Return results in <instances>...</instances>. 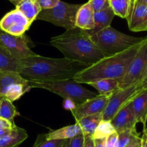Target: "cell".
I'll return each mask as SVG.
<instances>
[{
  "mask_svg": "<svg viewBox=\"0 0 147 147\" xmlns=\"http://www.w3.org/2000/svg\"><path fill=\"white\" fill-rule=\"evenodd\" d=\"M118 142V134H112L106 138V147H116Z\"/></svg>",
  "mask_w": 147,
  "mask_h": 147,
  "instance_id": "d6a6232c",
  "label": "cell"
},
{
  "mask_svg": "<svg viewBox=\"0 0 147 147\" xmlns=\"http://www.w3.org/2000/svg\"><path fill=\"white\" fill-rule=\"evenodd\" d=\"M109 2L115 15L127 20L131 9V0H109Z\"/></svg>",
  "mask_w": 147,
  "mask_h": 147,
  "instance_id": "cb8c5ba5",
  "label": "cell"
},
{
  "mask_svg": "<svg viewBox=\"0 0 147 147\" xmlns=\"http://www.w3.org/2000/svg\"><path fill=\"white\" fill-rule=\"evenodd\" d=\"M82 4H70L60 1L53 8L42 9L36 20L48 22L66 30L76 28V18L78 10Z\"/></svg>",
  "mask_w": 147,
  "mask_h": 147,
  "instance_id": "8992f818",
  "label": "cell"
},
{
  "mask_svg": "<svg viewBox=\"0 0 147 147\" xmlns=\"http://www.w3.org/2000/svg\"><path fill=\"white\" fill-rule=\"evenodd\" d=\"M18 73L28 81L57 82L73 79L88 67L86 65L67 58H51L36 55L19 60Z\"/></svg>",
  "mask_w": 147,
  "mask_h": 147,
  "instance_id": "6da1fadb",
  "label": "cell"
},
{
  "mask_svg": "<svg viewBox=\"0 0 147 147\" xmlns=\"http://www.w3.org/2000/svg\"><path fill=\"white\" fill-rule=\"evenodd\" d=\"M66 140H47L45 134L39 135L37 138L35 143L32 147H65L67 143Z\"/></svg>",
  "mask_w": 147,
  "mask_h": 147,
  "instance_id": "4316f807",
  "label": "cell"
},
{
  "mask_svg": "<svg viewBox=\"0 0 147 147\" xmlns=\"http://www.w3.org/2000/svg\"><path fill=\"white\" fill-rule=\"evenodd\" d=\"M134 2H135V0H131V8H132V6H133V4H134Z\"/></svg>",
  "mask_w": 147,
  "mask_h": 147,
  "instance_id": "60d3db41",
  "label": "cell"
},
{
  "mask_svg": "<svg viewBox=\"0 0 147 147\" xmlns=\"http://www.w3.org/2000/svg\"><path fill=\"white\" fill-rule=\"evenodd\" d=\"M90 37L106 57L121 53L144 40V37H133L121 32L111 26L103 29Z\"/></svg>",
  "mask_w": 147,
  "mask_h": 147,
  "instance_id": "277c9868",
  "label": "cell"
},
{
  "mask_svg": "<svg viewBox=\"0 0 147 147\" xmlns=\"http://www.w3.org/2000/svg\"><path fill=\"white\" fill-rule=\"evenodd\" d=\"M81 129L78 123L73 125L65 126L57 130L51 131L48 134H46L45 137L47 140H66L75 137L77 135L81 134Z\"/></svg>",
  "mask_w": 147,
  "mask_h": 147,
  "instance_id": "d6986e66",
  "label": "cell"
},
{
  "mask_svg": "<svg viewBox=\"0 0 147 147\" xmlns=\"http://www.w3.org/2000/svg\"><path fill=\"white\" fill-rule=\"evenodd\" d=\"M142 147H147V128H144L142 136Z\"/></svg>",
  "mask_w": 147,
  "mask_h": 147,
  "instance_id": "8d00e7d4",
  "label": "cell"
},
{
  "mask_svg": "<svg viewBox=\"0 0 147 147\" xmlns=\"http://www.w3.org/2000/svg\"><path fill=\"white\" fill-rule=\"evenodd\" d=\"M84 145L83 147H95V140L92 135H84Z\"/></svg>",
  "mask_w": 147,
  "mask_h": 147,
  "instance_id": "d590c367",
  "label": "cell"
},
{
  "mask_svg": "<svg viewBox=\"0 0 147 147\" xmlns=\"http://www.w3.org/2000/svg\"><path fill=\"white\" fill-rule=\"evenodd\" d=\"M142 42L121 53L103 57L76 74L73 79L81 84H90L102 79L120 80L127 73Z\"/></svg>",
  "mask_w": 147,
  "mask_h": 147,
  "instance_id": "3957f363",
  "label": "cell"
},
{
  "mask_svg": "<svg viewBox=\"0 0 147 147\" xmlns=\"http://www.w3.org/2000/svg\"><path fill=\"white\" fill-rule=\"evenodd\" d=\"M0 45L2 46L17 60L32 57L37 55L29 47L28 39L24 34L20 36L11 35L1 30Z\"/></svg>",
  "mask_w": 147,
  "mask_h": 147,
  "instance_id": "9c48e42d",
  "label": "cell"
},
{
  "mask_svg": "<svg viewBox=\"0 0 147 147\" xmlns=\"http://www.w3.org/2000/svg\"><path fill=\"white\" fill-rule=\"evenodd\" d=\"M127 21L131 31H147V6L140 3H134Z\"/></svg>",
  "mask_w": 147,
  "mask_h": 147,
  "instance_id": "5bb4252c",
  "label": "cell"
},
{
  "mask_svg": "<svg viewBox=\"0 0 147 147\" xmlns=\"http://www.w3.org/2000/svg\"><path fill=\"white\" fill-rule=\"evenodd\" d=\"M31 24L17 9L6 14L0 20L1 31L11 35L20 36L29 30Z\"/></svg>",
  "mask_w": 147,
  "mask_h": 147,
  "instance_id": "8fae6325",
  "label": "cell"
},
{
  "mask_svg": "<svg viewBox=\"0 0 147 147\" xmlns=\"http://www.w3.org/2000/svg\"><path fill=\"white\" fill-rule=\"evenodd\" d=\"M88 1H90V0H88Z\"/></svg>",
  "mask_w": 147,
  "mask_h": 147,
  "instance_id": "f6af8a7d",
  "label": "cell"
},
{
  "mask_svg": "<svg viewBox=\"0 0 147 147\" xmlns=\"http://www.w3.org/2000/svg\"><path fill=\"white\" fill-rule=\"evenodd\" d=\"M94 25V11L90 2L80 6L78 10L76 18V26L85 31L92 30Z\"/></svg>",
  "mask_w": 147,
  "mask_h": 147,
  "instance_id": "2e32d148",
  "label": "cell"
},
{
  "mask_svg": "<svg viewBox=\"0 0 147 147\" xmlns=\"http://www.w3.org/2000/svg\"><path fill=\"white\" fill-rule=\"evenodd\" d=\"M135 1H136V0H135ZM133 5H134V4H133Z\"/></svg>",
  "mask_w": 147,
  "mask_h": 147,
  "instance_id": "ee69618b",
  "label": "cell"
},
{
  "mask_svg": "<svg viewBox=\"0 0 147 147\" xmlns=\"http://www.w3.org/2000/svg\"><path fill=\"white\" fill-rule=\"evenodd\" d=\"M139 83L143 89H147V63L142 73Z\"/></svg>",
  "mask_w": 147,
  "mask_h": 147,
  "instance_id": "836d02e7",
  "label": "cell"
},
{
  "mask_svg": "<svg viewBox=\"0 0 147 147\" xmlns=\"http://www.w3.org/2000/svg\"><path fill=\"white\" fill-rule=\"evenodd\" d=\"M108 100L109 97L98 94L96 97L88 99L70 109L76 122L87 116L103 113L107 105Z\"/></svg>",
  "mask_w": 147,
  "mask_h": 147,
  "instance_id": "7c38bea8",
  "label": "cell"
},
{
  "mask_svg": "<svg viewBox=\"0 0 147 147\" xmlns=\"http://www.w3.org/2000/svg\"><path fill=\"white\" fill-rule=\"evenodd\" d=\"M102 120H103L102 113H97L83 118L76 123L79 124L83 134L93 136L95 131L96 130L98 126Z\"/></svg>",
  "mask_w": 147,
  "mask_h": 147,
  "instance_id": "603a6c76",
  "label": "cell"
},
{
  "mask_svg": "<svg viewBox=\"0 0 147 147\" xmlns=\"http://www.w3.org/2000/svg\"><path fill=\"white\" fill-rule=\"evenodd\" d=\"M90 86L94 88L99 95L110 97L119 89V80L116 79H102L90 83Z\"/></svg>",
  "mask_w": 147,
  "mask_h": 147,
  "instance_id": "44dd1931",
  "label": "cell"
},
{
  "mask_svg": "<svg viewBox=\"0 0 147 147\" xmlns=\"http://www.w3.org/2000/svg\"><path fill=\"white\" fill-rule=\"evenodd\" d=\"M27 138V131L15 125L7 134L0 138V147H18Z\"/></svg>",
  "mask_w": 147,
  "mask_h": 147,
  "instance_id": "ac0fdd59",
  "label": "cell"
},
{
  "mask_svg": "<svg viewBox=\"0 0 147 147\" xmlns=\"http://www.w3.org/2000/svg\"><path fill=\"white\" fill-rule=\"evenodd\" d=\"M111 122L117 134L136 129L138 123L132 111L131 103L119 111Z\"/></svg>",
  "mask_w": 147,
  "mask_h": 147,
  "instance_id": "4fadbf2b",
  "label": "cell"
},
{
  "mask_svg": "<svg viewBox=\"0 0 147 147\" xmlns=\"http://www.w3.org/2000/svg\"><path fill=\"white\" fill-rule=\"evenodd\" d=\"M19 115V112L11 100L3 98L0 106V117L10 122H14V118Z\"/></svg>",
  "mask_w": 147,
  "mask_h": 147,
  "instance_id": "d4e9b609",
  "label": "cell"
},
{
  "mask_svg": "<svg viewBox=\"0 0 147 147\" xmlns=\"http://www.w3.org/2000/svg\"><path fill=\"white\" fill-rule=\"evenodd\" d=\"M20 69L19 60L12 57L4 47L0 45V72H15Z\"/></svg>",
  "mask_w": 147,
  "mask_h": 147,
  "instance_id": "7402d4cb",
  "label": "cell"
},
{
  "mask_svg": "<svg viewBox=\"0 0 147 147\" xmlns=\"http://www.w3.org/2000/svg\"><path fill=\"white\" fill-rule=\"evenodd\" d=\"M95 140V147H106V138L98 139Z\"/></svg>",
  "mask_w": 147,
  "mask_h": 147,
  "instance_id": "74e56055",
  "label": "cell"
},
{
  "mask_svg": "<svg viewBox=\"0 0 147 147\" xmlns=\"http://www.w3.org/2000/svg\"><path fill=\"white\" fill-rule=\"evenodd\" d=\"M50 45L60 50L65 58L91 66L106 57L85 30L76 27L50 39Z\"/></svg>",
  "mask_w": 147,
  "mask_h": 147,
  "instance_id": "7a4b0ae2",
  "label": "cell"
},
{
  "mask_svg": "<svg viewBox=\"0 0 147 147\" xmlns=\"http://www.w3.org/2000/svg\"><path fill=\"white\" fill-rule=\"evenodd\" d=\"M125 147H142V137L139 135L135 136Z\"/></svg>",
  "mask_w": 147,
  "mask_h": 147,
  "instance_id": "e575fe53",
  "label": "cell"
},
{
  "mask_svg": "<svg viewBox=\"0 0 147 147\" xmlns=\"http://www.w3.org/2000/svg\"><path fill=\"white\" fill-rule=\"evenodd\" d=\"M30 88L28 80L15 72H0V96L11 102L18 100Z\"/></svg>",
  "mask_w": 147,
  "mask_h": 147,
  "instance_id": "52a82bcc",
  "label": "cell"
},
{
  "mask_svg": "<svg viewBox=\"0 0 147 147\" xmlns=\"http://www.w3.org/2000/svg\"><path fill=\"white\" fill-rule=\"evenodd\" d=\"M115 14L110 7L102 11L94 12V25L92 30L86 31L89 36H93L108 27H110L115 17Z\"/></svg>",
  "mask_w": 147,
  "mask_h": 147,
  "instance_id": "e0dca14e",
  "label": "cell"
},
{
  "mask_svg": "<svg viewBox=\"0 0 147 147\" xmlns=\"http://www.w3.org/2000/svg\"><path fill=\"white\" fill-rule=\"evenodd\" d=\"M139 135L136 129L125 131L118 134V142L116 147H125L135 136Z\"/></svg>",
  "mask_w": 147,
  "mask_h": 147,
  "instance_id": "83f0119b",
  "label": "cell"
},
{
  "mask_svg": "<svg viewBox=\"0 0 147 147\" xmlns=\"http://www.w3.org/2000/svg\"><path fill=\"white\" fill-rule=\"evenodd\" d=\"M28 86L30 88L45 89L55 93L71 102V103L74 104V107L98 95L86 88L81 83H78L74 79L45 83L28 81Z\"/></svg>",
  "mask_w": 147,
  "mask_h": 147,
  "instance_id": "5b68a950",
  "label": "cell"
},
{
  "mask_svg": "<svg viewBox=\"0 0 147 147\" xmlns=\"http://www.w3.org/2000/svg\"><path fill=\"white\" fill-rule=\"evenodd\" d=\"M14 126V122H10L0 117V138L7 134Z\"/></svg>",
  "mask_w": 147,
  "mask_h": 147,
  "instance_id": "4dcf8cb0",
  "label": "cell"
},
{
  "mask_svg": "<svg viewBox=\"0 0 147 147\" xmlns=\"http://www.w3.org/2000/svg\"><path fill=\"white\" fill-rule=\"evenodd\" d=\"M132 111L137 123L143 124L146 128L147 121V89L142 90L131 101Z\"/></svg>",
  "mask_w": 147,
  "mask_h": 147,
  "instance_id": "9a60e30c",
  "label": "cell"
},
{
  "mask_svg": "<svg viewBox=\"0 0 147 147\" xmlns=\"http://www.w3.org/2000/svg\"><path fill=\"white\" fill-rule=\"evenodd\" d=\"M147 63V36L141 44L124 77L119 80V89H124L139 83Z\"/></svg>",
  "mask_w": 147,
  "mask_h": 147,
  "instance_id": "30bf717a",
  "label": "cell"
},
{
  "mask_svg": "<svg viewBox=\"0 0 147 147\" xmlns=\"http://www.w3.org/2000/svg\"><path fill=\"white\" fill-rule=\"evenodd\" d=\"M2 98H3V97L0 96V106H1V100H2Z\"/></svg>",
  "mask_w": 147,
  "mask_h": 147,
  "instance_id": "b9f144b4",
  "label": "cell"
},
{
  "mask_svg": "<svg viewBox=\"0 0 147 147\" xmlns=\"http://www.w3.org/2000/svg\"><path fill=\"white\" fill-rule=\"evenodd\" d=\"M142 90L140 83H137L124 89H119L109 98L107 105L102 113L103 121H111L116 113L131 103Z\"/></svg>",
  "mask_w": 147,
  "mask_h": 147,
  "instance_id": "ba28073f",
  "label": "cell"
},
{
  "mask_svg": "<svg viewBox=\"0 0 147 147\" xmlns=\"http://www.w3.org/2000/svg\"><path fill=\"white\" fill-rule=\"evenodd\" d=\"M0 32H1V29H0Z\"/></svg>",
  "mask_w": 147,
  "mask_h": 147,
  "instance_id": "7bdbcfd3",
  "label": "cell"
},
{
  "mask_svg": "<svg viewBox=\"0 0 147 147\" xmlns=\"http://www.w3.org/2000/svg\"><path fill=\"white\" fill-rule=\"evenodd\" d=\"M85 136L83 133L77 135L72 139H67L65 147H83Z\"/></svg>",
  "mask_w": 147,
  "mask_h": 147,
  "instance_id": "f546056e",
  "label": "cell"
},
{
  "mask_svg": "<svg viewBox=\"0 0 147 147\" xmlns=\"http://www.w3.org/2000/svg\"><path fill=\"white\" fill-rule=\"evenodd\" d=\"M134 3H140V4H144V5L147 6V0H136V1Z\"/></svg>",
  "mask_w": 147,
  "mask_h": 147,
  "instance_id": "f35d334b",
  "label": "cell"
},
{
  "mask_svg": "<svg viewBox=\"0 0 147 147\" xmlns=\"http://www.w3.org/2000/svg\"><path fill=\"white\" fill-rule=\"evenodd\" d=\"M37 1L42 10L53 8L58 4L60 0H37Z\"/></svg>",
  "mask_w": 147,
  "mask_h": 147,
  "instance_id": "1f68e13d",
  "label": "cell"
},
{
  "mask_svg": "<svg viewBox=\"0 0 147 147\" xmlns=\"http://www.w3.org/2000/svg\"><path fill=\"white\" fill-rule=\"evenodd\" d=\"M16 9L26 17L31 24L42 10L37 0H22L16 6Z\"/></svg>",
  "mask_w": 147,
  "mask_h": 147,
  "instance_id": "ffe728a7",
  "label": "cell"
},
{
  "mask_svg": "<svg viewBox=\"0 0 147 147\" xmlns=\"http://www.w3.org/2000/svg\"><path fill=\"white\" fill-rule=\"evenodd\" d=\"M115 132L116 131H115L114 127L112 125L111 121L102 120L98 126L96 130L95 131L93 137L94 139H104V138H107L108 136Z\"/></svg>",
  "mask_w": 147,
  "mask_h": 147,
  "instance_id": "484cf974",
  "label": "cell"
},
{
  "mask_svg": "<svg viewBox=\"0 0 147 147\" xmlns=\"http://www.w3.org/2000/svg\"><path fill=\"white\" fill-rule=\"evenodd\" d=\"M88 1L94 12L102 11L110 7L109 0H90Z\"/></svg>",
  "mask_w": 147,
  "mask_h": 147,
  "instance_id": "f1b7e54d",
  "label": "cell"
},
{
  "mask_svg": "<svg viewBox=\"0 0 147 147\" xmlns=\"http://www.w3.org/2000/svg\"><path fill=\"white\" fill-rule=\"evenodd\" d=\"M9 1H11V2L13 4H14V5H15V7H16V6H17V4H18L19 3H20V1H22V0H9Z\"/></svg>",
  "mask_w": 147,
  "mask_h": 147,
  "instance_id": "ab89813d",
  "label": "cell"
}]
</instances>
